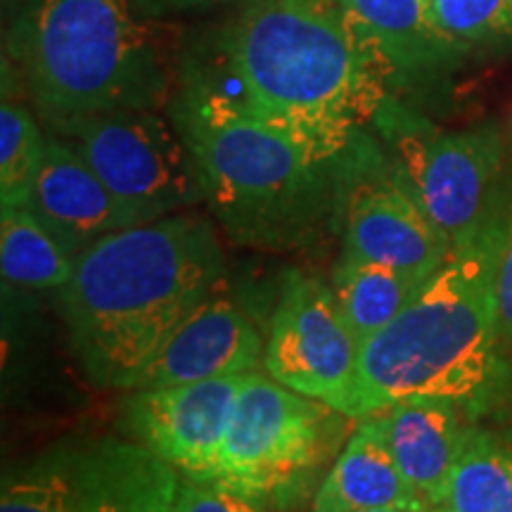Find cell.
<instances>
[{"label":"cell","instance_id":"1","mask_svg":"<svg viewBox=\"0 0 512 512\" xmlns=\"http://www.w3.org/2000/svg\"><path fill=\"white\" fill-rule=\"evenodd\" d=\"M188 67L325 159H339L392 95L387 69L337 0H256Z\"/></svg>","mask_w":512,"mask_h":512},{"label":"cell","instance_id":"2","mask_svg":"<svg viewBox=\"0 0 512 512\" xmlns=\"http://www.w3.org/2000/svg\"><path fill=\"white\" fill-rule=\"evenodd\" d=\"M226 275L214 223L171 214L105 235L76 254L60 290L72 351L105 389H131L178 328L219 294Z\"/></svg>","mask_w":512,"mask_h":512},{"label":"cell","instance_id":"3","mask_svg":"<svg viewBox=\"0 0 512 512\" xmlns=\"http://www.w3.org/2000/svg\"><path fill=\"white\" fill-rule=\"evenodd\" d=\"M166 112L195 162L204 202L235 245L292 252L335 230L339 159L259 119L185 62Z\"/></svg>","mask_w":512,"mask_h":512},{"label":"cell","instance_id":"4","mask_svg":"<svg viewBox=\"0 0 512 512\" xmlns=\"http://www.w3.org/2000/svg\"><path fill=\"white\" fill-rule=\"evenodd\" d=\"M503 207L453 247L415 302L358 356L354 420L406 396H441L479 418L501 401L508 368L498 335L496 275L505 240Z\"/></svg>","mask_w":512,"mask_h":512},{"label":"cell","instance_id":"5","mask_svg":"<svg viewBox=\"0 0 512 512\" xmlns=\"http://www.w3.org/2000/svg\"><path fill=\"white\" fill-rule=\"evenodd\" d=\"M43 124L117 110H162L176 76L162 38L128 0H27L5 41Z\"/></svg>","mask_w":512,"mask_h":512},{"label":"cell","instance_id":"6","mask_svg":"<svg viewBox=\"0 0 512 512\" xmlns=\"http://www.w3.org/2000/svg\"><path fill=\"white\" fill-rule=\"evenodd\" d=\"M347 418L271 375H245L219 463L204 484L266 508L299 510L323 484L347 437ZM351 434V432H349Z\"/></svg>","mask_w":512,"mask_h":512},{"label":"cell","instance_id":"7","mask_svg":"<svg viewBox=\"0 0 512 512\" xmlns=\"http://www.w3.org/2000/svg\"><path fill=\"white\" fill-rule=\"evenodd\" d=\"M181 484L131 437H67L5 472L0 512H171Z\"/></svg>","mask_w":512,"mask_h":512},{"label":"cell","instance_id":"8","mask_svg":"<svg viewBox=\"0 0 512 512\" xmlns=\"http://www.w3.org/2000/svg\"><path fill=\"white\" fill-rule=\"evenodd\" d=\"M373 128L396 174L451 247L479 233L498 209L503 140L496 126L441 131L394 95L382 102Z\"/></svg>","mask_w":512,"mask_h":512},{"label":"cell","instance_id":"9","mask_svg":"<svg viewBox=\"0 0 512 512\" xmlns=\"http://www.w3.org/2000/svg\"><path fill=\"white\" fill-rule=\"evenodd\" d=\"M43 126L67 140L140 223L204 202L188 147L157 110L102 112Z\"/></svg>","mask_w":512,"mask_h":512},{"label":"cell","instance_id":"10","mask_svg":"<svg viewBox=\"0 0 512 512\" xmlns=\"http://www.w3.org/2000/svg\"><path fill=\"white\" fill-rule=\"evenodd\" d=\"M335 230L342 254L420 278H432L453 249L401 183L387 150L368 128L337 162Z\"/></svg>","mask_w":512,"mask_h":512},{"label":"cell","instance_id":"11","mask_svg":"<svg viewBox=\"0 0 512 512\" xmlns=\"http://www.w3.org/2000/svg\"><path fill=\"white\" fill-rule=\"evenodd\" d=\"M361 344L337 309L332 287L316 275L285 278L264 347L266 373L354 420Z\"/></svg>","mask_w":512,"mask_h":512},{"label":"cell","instance_id":"12","mask_svg":"<svg viewBox=\"0 0 512 512\" xmlns=\"http://www.w3.org/2000/svg\"><path fill=\"white\" fill-rule=\"evenodd\" d=\"M245 375L133 389L121 406V427L174 465L185 482L204 484L219 463Z\"/></svg>","mask_w":512,"mask_h":512},{"label":"cell","instance_id":"13","mask_svg":"<svg viewBox=\"0 0 512 512\" xmlns=\"http://www.w3.org/2000/svg\"><path fill=\"white\" fill-rule=\"evenodd\" d=\"M264 337L230 299L214 297L159 349L131 389H159L252 373L264 361Z\"/></svg>","mask_w":512,"mask_h":512},{"label":"cell","instance_id":"14","mask_svg":"<svg viewBox=\"0 0 512 512\" xmlns=\"http://www.w3.org/2000/svg\"><path fill=\"white\" fill-rule=\"evenodd\" d=\"M29 209L72 256L105 235L143 226L107 190L86 159L50 131H46V152Z\"/></svg>","mask_w":512,"mask_h":512},{"label":"cell","instance_id":"15","mask_svg":"<svg viewBox=\"0 0 512 512\" xmlns=\"http://www.w3.org/2000/svg\"><path fill=\"white\" fill-rule=\"evenodd\" d=\"M387 69L394 91L430 88L467 53L434 22L430 0H337Z\"/></svg>","mask_w":512,"mask_h":512},{"label":"cell","instance_id":"16","mask_svg":"<svg viewBox=\"0 0 512 512\" xmlns=\"http://www.w3.org/2000/svg\"><path fill=\"white\" fill-rule=\"evenodd\" d=\"M380 415L396 465L434 512L448 494L475 418L460 403L441 396H406Z\"/></svg>","mask_w":512,"mask_h":512},{"label":"cell","instance_id":"17","mask_svg":"<svg viewBox=\"0 0 512 512\" xmlns=\"http://www.w3.org/2000/svg\"><path fill=\"white\" fill-rule=\"evenodd\" d=\"M432 512L403 477L380 413L358 420L313 498V512Z\"/></svg>","mask_w":512,"mask_h":512},{"label":"cell","instance_id":"18","mask_svg":"<svg viewBox=\"0 0 512 512\" xmlns=\"http://www.w3.org/2000/svg\"><path fill=\"white\" fill-rule=\"evenodd\" d=\"M427 283L430 278L342 254L332 268L330 287L344 323L363 347L368 339L399 318Z\"/></svg>","mask_w":512,"mask_h":512},{"label":"cell","instance_id":"19","mask_svg":"<svg viewBox=\"0 0 512 512\" xmlns=\"http://www.w3.org/2000/svg\"><path fill=\"white\" fill-rule=\"evenodd\" d=\"M434 512H512V434L472 425Z\"/></svg>","mask_w":512,"mask_h":512},{"label":"cell","instance_id":"20","mask_svg":"<svg viewBox=\"0 0 512 512\" xmlns=\"http://www.w3.org/2000/svg\"><path fill=\"white\" fill-rule=\"evenodd\" d=\"M76 256L64 249L29 207H3L0 266L3 278L29 290H62L74 273Z\"/></svg>","mask_w":512,"mask_h":512},{"label":"cell","instance_id":"21","mask_svg":"<svg viewBox=\"0 0 512 512\" xmlns=\"http://www.w3.org/2000/svg\"><path fill=\"white\" fill-rule=\"evenodd\" d=\"M22 81L3 60L0 102V204L29 207L46 152V131L38 126L27 102L19 98Z\"/></svg>","mask_w":512,"mask_h":512},{"label":"cell","instance_id":"22","mask_svg":"<svg viewBox=\"0 0 512 512\" xmlns=\"http://www.w3.org/2000/svg\"><path fill=\"white\" fill-rule=\"evenodd\" d=\"M439 29L467 55L512 41V0H430Z\"/></svg>","mask_w":512,"mask_h":512},{"label":"cell","instance_id":"23","mask_svg":"<svg viewBox=\"0 0 512 512\" xmlns=\"http://www.w3.org/2000/svg\"><path fill=\"white\" fill-rule=\"evenodd\" d=\"M171 512H271V508L254 498L221 489V486L195 484L183 479Z\"/></svg>","mask_w":512,"mask_h":512},{"label":"cell","instance_id":"24","mask_svg":"<svg viewBox=\"0 0 512 512\" xmlns=\"http://www.w3.org/2000/svg\"><path fill=\"white\" fill-rule=\"evenodd\" d=\"M496 304H498V335H501V342L505 347L512 349V207L508 209L501 261H498Z\"/></svg>","mask_w":512,"mask_h":512},{"label":"cell","instance_id":"25","mask_svg":"<svg viewBox=\"0 0 512 512\" xmlns=\"http://www.w3.org/2000/svg\"><path fill=\"white\" fill-rule=\"evenodd\" d=\"M133 12L140 19H157L185 15V12H207V10H221V8H247V5L256 3V0H128Z\"/></svg>","mask_w":512,"mask_h":512},{"label":"cell","instance_id":"26","mask_svg":"<svg viewBox=\"0 0 512 512\" xmlns=\"http://www.w3.org/2000/svg\"><path fill=\"white\" fill-rule=\"evenodd\" d=\"M361 512H399V510H361Z\"/></svg>","mask_w":512,"mask_h":512}]
</instances>
